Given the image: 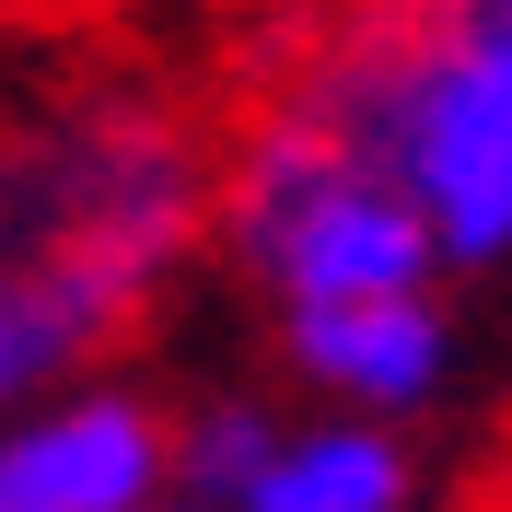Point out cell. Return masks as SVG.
Returning a JSON list of instances; mask_svg holds the SVG:
<instances>
[{
    "label": "cell",
    "mask_w": 512,
    "mask_h": 512,
    "mask_svg": "<svg viewBox=\"0 0 512 512\" xmlns=\"http://www.w3.org/2000/svg\"><path fill=\"white\" fill-rule=\"evenodd\" d=\"M210 256V140L152 82L0 105V419L105 373Z\"/></svg>",
    "instance_id": "1"
},
{
    "label": "cell",
    "mask_w": 512,
    "mask_h": 512,
    "mask_svg": "<svg viewBox=\"0 0 512 512\" xmlns=\"http://www.w3.org/2000/svg\"><path fill=\"white\" fill-rule=\"evenodd\" d=\"M303 82L408 187L443 280L512 268V35L466 24L454 0H361Z\"/></svg>",
    "instance_id": "2"
},
{
    "label": "cell",
    "mask_w": 512,
    "mask_h": 512,
    "mask_svg": "<svg viewBox=\"0 0 512 512\" xmlns=\"http://www.w3.org/2000/svg\"><path fill=\"white\" fill-rule=\"evenodd\" d=\"M210 245H222L268 303L443 280V256L419 233L408 187L373 163V140H361L303 70L210 152Z\"/></svg>",
    "instance_id": "3"
},
{
    "label": "cell",
    "mask_w": 512,
    "mask_h": 512,
    "mask_svg": "<svg viewBox=\"0 0 512 512\" xmlns=\"http://www.w3.org/2000/svg\"><path fill=\"white\" fill-rule=\"evenodd\" d=\"M175 489V419L128 373H82L0 419V512H140Z\"/></svg>",
    "instance_id": "4"
},
{
    "label": "cell",
    "mask_w": 512,
    "mask_h": 512,
    "mask_svg": "<svg viewBox=\"0 0 512 512\" xmlns=\"http://www.w3.org/2000/svg\"><path fill=\"white\" fill-rule=\"evenodd\" d=\"M280 361L315 384V408H361V419H419L443 408L466 326H454L443 280H396V291H315L280 303Z\"/></svg>",
    "instance_id": "5"
},
{
    "label": "cell",
    "mask_w": 512,
    "mask_h": 512,
    "mask_svg": "<svg viewBox=\"0 0 512 512\" xmlns=\"http://www.w3.org/2000/svg\"><path fill=\"white\" fill-rule=\"evenodd\" d=\"M222 512H419V454L408 419H361V408H303L268 431V454L245 466Z\"/></svg>",
    "instance_id": "6"
},
{
    "label": "cell",
    "mask_w": 512,
    "mask_h": 512,
    "mask_svg": "<svg viewBox=\"0 0 512 512\" xmlns=\"http://www.w3.org/2000/svg\"><path fill=\"white\" fill-rule=\"evenodd\" d=\"M268 431H280L268 396H210V408H187V419H175V489L222 512L233 489H245V466L268 454Z\"/></svg>",
    "instance_id": "7"
},
{
    "label": "cell",
    "mask_w": 512,
    "mask_h": 512,
    "mask_svg": "<svg viewBox=\"0 0 512 512\" xmlns=\"http://www.w3.org/2000/svg\"><path fill=\"white\" fill-rule=\"evenodd\" d=\"M466 24H489V35H512V0H454Z\"/></svg>",
    "instance_id": "8"
},
{
    "label": "cell",
    "mask_w": 512,
    "mask_h": 512,
    "mask_svg": "<svg viewBox=\"0 0 512 512\" xmlns=\"http://www.w3.org/2000/svg\"><path fill=\"white\" fill-rule=\"evenodd\" d=\"M140 512H210V501H187V489H163V501H140Z\"/></svg>",
    "instance_id": "9"
}]
</instances>
